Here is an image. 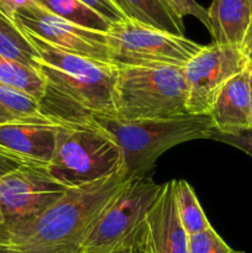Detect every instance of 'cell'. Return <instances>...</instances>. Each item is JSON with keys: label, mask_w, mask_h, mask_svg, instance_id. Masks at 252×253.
<instances>
[{"label": "cell", "mask_w": 252, "mask_h": 253, "mask_svg": "<svg viewBox=\"0 0 252 253\" xmlns=\"http://www.w3.org/2000/svg\"><path fill=\"white\" fill-rule=\"evenodd\" d=\"M145 224L156 253H189V236L180 222L175 205L174 179L162 184Z\"/></svg>", "instance_id": "12"}, {"label": "cell", "mask_w": 252, "mask_h": 253, "mask_svg": "<svg viewBox=\"0 0 252 253\" xmlns=\"http://www.w3.org/2000/svg\"><path fill=\"white\" fill-rule=\"evenodd\" d=\"M0 82L29 94L41 103L46 83L37 69L0 56Z\"/></svg>", "instance_id": "18"}, {"label": "cell", "mask_w": 252, "mask_h": 253, "mask_svg": "<svg viewBox=\"0 0 252 253\" xmlns=\"http://www.w3.org/2000/svg\"><path fill=\"white\" fill-rule=\"evenodd\" d=\"M106 44L110 63L116 67L184 68L203 47L185 36L168 34L128 19L110 25Z\"/></svg>", "instance_id": "6"}, {"label": "cell", "mask_w": 252, "mask_h": 253, "mask_svg": "<svg viewBox=\"0 0 252 253\" xmlns=\"http://www.w3.org/2000/svg\"><path fill=\"white\" fill-rule=\"evenodd\" d=\"M0 56L36 69V48L12 20L0 12Z\"/></svg>", "instance_id": "17"}, {"label": "cell", "mask_w": 252, "mask_h": 253, "mask_svg": "<svg viewBox=\"0 0 252 253\" xmlns=\"http://www.w3.org/2000/svg\"><path fill=\"white\" fill-rule=\"evenodd\" d=\"M12 21L22 31L39 37L51 46L69 53L110 63L106 34L67 21L46 11L32 0L15 11Z\"/></svg>", "instance_id": "9"}, {"label": "cell", "mask_w": 252, "mask_h": 253, "mask_svg": "<svg viewBox=\"0 0 252 253\" xmlns=\"http://www.w3.org/2000/svg\"><path fill=\"white\" fill-rule=\"evenodd\" d=\"M47 173L67 189L81 188L123 172L121 150L91 115L61 120Z\"/></svg>", "instance_id": "4"}, {"label": "cell", "mask_w": 252, "mask_h": 253, "mask_svg": "<svg viewBox=\"0 0 252 253\" xmlns=\"http://www.w3.org/2000/svg\"><path fill=\"white\" fill-rule=\"evenodd\" d=\"M208 17L212 43L240 48L252 20V0H212Z\"/></svg>", "instance_id": "14"}, {"label": "cell", "mask_w": 252, "mask_h": 253, "mask_svg": "<svg viewBox=\"0 0 252 253\" xmlns=\"http://www.w3.org/2000/svg\"><path fill=\"white\" fill-rule=\"evenodd\" d=\"M59 124L48 115L0 124V153L22 166L46 168L53 157Z\"/></svg>", "instance_id": "11"}, {"label": "cell", "mask_w": 252, "mask_h": 253, "mask_svg": "<svg viewBox=\"0 0 252 253\" xmlns=\"http://www.w3.org/2000/svg\"><path fill=\"white\" fill-rule=\"evenodd\" d=\"M249 69L230 79L217 94L209 116L217 132H234L251 127Z\"/></svg>", "instance_id": "13"}, {"label": "cell", "mask_w": 252, "mask_h": 253, "mask_svg": "<svg viewBox=\"0 0 252 253\" xmlns=\"http://www.w3.org/2000/svg\"><path fill=\"white\" fill-rule=\"evenodd\" d=\"M79 1L83 2L84 5L90 7L91 10L98 12L103 17H105L111 24H114V22H120L126 19L123 12L113 4L111 0H79Z\"/></svg>", "instance_id": "24"}, {"label": "cell", "mask_w": 252, "mask_h": 253, "mask_svg": "<svg viewBox=\"0 0 252 253\" xmlns=\"http://www.w3.org/2000/svg\"><path fill=\"white\" fill-rule=\"evenodd\" d=\"M187 100V82L180 67H118L114 118L128 121L177 118L189 114Z\"/></svg>", "instance_id": "5"}, {"label": "cell", "mask_w": 252, "mask_h": 253, "mask_svg": "<svg viewBox=\"0 0 252 253\" xmlns=\"http://www.w3.org/2000/svg\"><path fill=\"white\" fill-rule=\"evenodd\" d=\"M240 49H241V53L244 54L245 59H246L247 69L252 72V20L250 22V26L247 29L246 34H245Z\"/></svg>", "instance_id": "26"}, {"label": "cell", "mask_w": 252, "mask_h": 253, "mask_svg": "<svg viewBox=\"0 0 252 253\" xmlns=\"http://www.w3.org/2000/svg\"><path fill=\"white\" fill-rule=\"evenodd\" d=\"M232 253H245V252H242V251H234Z\"/></svg>", "instance_id": "30"}, {"label": "cell", "mask_w": 252, "mask_h": 253, "mask_svg": "<svg viewBox=\"0 0 252 253\" xmlns=\"http://www.w3.org/2000/svg\"><path fill=\"white\" fill-rule=\"evenodd\" d=\"M124 16L168 34L184 36L183 19L167 0H111Z\"/></svg>", "instance_id": "15"}, {"label": "cell", "mask_w": 252, "mask_h": 253, "mask_svg": "<svg viewBox=\"0 0 252 253\" xmlns=\"http://www.w3.org/2000/svg\"><path fill=\"white\" fill-rule=\"evenodd\" d=\"M46 11L85 29L106 34L111 22L79 0H32Z\"/></svg>", "instance_id": "16"}, {"label": "cell", "mask_w": 252, "mask_h": 253, "mask_svg": "<svg viewBox=\"0 0 252 253\" xmlns=\"http://www.w3.org/2000/svg\"><path fill=\"white\" fill-rule=\"evenodd\" d=\"M29 0H0V12L9 17L10 20L14 19V14L20 6L25 5Z\"/></svg>", "instance_id": "27"}, {"label": "cell", "mask_w": 252, "mask_h": 253, "mask_svg": "<svg viewBox=\"0 0 252 253\" xmlns=\"http://www.w3.org/2000/svg\"><path fill=\"white\" fill-rule=\"evenodd\" d=\"M67 190L49 177L46 168L19 166L5 173L0 177L1 226L31 219Z\"/></svg>", "instance_id": "10"}, {"label": "cell", "mask_w": 252, "mask_h": 253, "mask_svg": "<svg viewBox=\"0 0 252 253\" xmlns=\"http://www.w3.org/2000/svg\"><path fill=\"white\" fill-rule=\"evenodd\" d=\"M162 184L131 178L89 235L83 253H110L145 222Z\"/></svg>", "instance_id": "7"}, {"label": "cell", "mask_w": 252, "mask_h": 253, "mask_svg": "<svg viewBox=\"0 0 252 253\" xmlns=\"http://www.w3.org/2000/svg\"><path fill=\"white\" fill-rule=\"evenodd\" d=\"M210 138L234 146L252 157V127L234 131V132H217L214 130Z\"/></svg>", "instance_id": "22"}, {"label": "cell", "mask_w": 252, "mask_h": 253, "mask_svg": "<svg viewBox=\"0 0 252 253\" xmlns=\"http://www.w3.org/2000/svg\"><path fill=\"white\" fill-rule=\"evenodd\" d=\"M91 118L120 147L128 178L146 177L163 152L187 141L210 138L214 131L209 115L185 114L170 119L135 121L98 114Z\"/></svg>", "instance_id": "3"}, {"label": "cell", "mask_w": 252, "mask_h": 253, "mask_svg": "<svg viewBox=\"0 0 252 253\" xmlns=\"http://www.w3.org/2000/svg\"><path fill=\"white\" fill-rule=\"evenodd\" d=\"M246 69V59L239 47L216 43L203 46L183 68L188 113L209 115L222 86Z\"/></svg>", "instance_id": "8"}, {"label": "cell", "mask_w": 252, "mask_h": 253, "mask_svg": "<svg viewBox=\"0 0 252 253\" xmlns=\"http://www.w3.org/2000/svg\"><path fill=\"white\" fill-rule=\"evenodd\" d=\"M131 178L125 170L68 189L34 217L0 227L1 253H83L89 235Z\"/></svg>", "instance_id": "1"}, {"label": "cell", "mask_w": 252, "mask_h": 253, "mask_svg": "<svg viewBox=\"0 0 252 253\" xmlns=\"http://www.w3.org/2000/svg\"><path fill=\"white\" fill-rule=\"evenodd\" d=\"M146 235H147V227L143 222L127 240L119 245L110 253H143Z\"/></svg>", "instance_id": "25"}, {"label": "cell", "mask_w": 252, "mask_h": 253, "mask_svg": "<svg viewBox=\"0 0 252 253\" xmlns=\"http://www.w3.org/2000/svg\"><path fill=\"white\" fill-rule=\"evenodd\" d=\"M189 253H232L234 250L219 236L214 227L200 231L189 236Z\"/></svg>", "instance_id": "21"}, {"label": "cell", "mask_w": 252, "mask_h": 253, "mask_svg": "<svg viewBox=\"0 0 252 253\" xmlns=\"http://www.w3.org/2000/svg\"><path fill=\"white\" fill-rule=\"evenodd\" d=\"M25 35L39 53L36 69L46 83L42 113L59 120H82L90 114L115 116L118 67L69 53L27 32Z\"/></svg>", "instance_id": "2"}, {"label": "cell", "mask_w": 252, "mask_h": 253, "mask_svg": "<svg viewBox=\"0 0 252 253\" xmlns=\"http://www.w3.org/2000/svg\"><path fill=\"white\" fill-rule=\"evenodd\" d=\"M174 199L180 222L188 236L211 227L194 190L187 180L174 179Z\"/></svg>", "instance_id": "20"}, {"label": "cell", "mask_w": 252, "mask_h": 253, "mask_svg": "<svg viewBox=\"0 0 252 253\" xmlns=\"http://www.w3.org/2000/svg\"><path fill=\"white\" fill-rule=\"evenodd\" d=\"M147 227V226H146ZM143 253H156L155 250H153L152 245H151L150 237H148V231L147 235H146V240H145V250H143Z\"/></svg>", "instance_id": "28"}, {"label": "cell", "mask_w": 252, "mask_h": 253, "mask_svg": "<svg viewBox=\"0 0 252 253\" xmlns=\"http://www.w3.org/2000/svg\"><path fill=\"white\" fill-rule=\"evenodd\" d=\"M167 2L179 17L183 19L184 16H193L205 25L208 30L210 29L208 10L195 0H167Z\"/></svg>", "instance_id": "23"}, {"label": "cell", "mask_w": 252, "mask_h": 253, "mask_svg": "<svg viewBox=\"0 0 252 253\" xmlns=\"http://www.w3.org/2000/svg\"><path fill=\"white\" fill-rule=\"evenodd\" d=\"M250 106H251V127H252V72L250 73Z\"/></svg>", "instance_id": "29"}, {"label": "cell", "mask_w": 252, "mask_h": 253, "mask_svg": "<svg viewBox=\"0 0 252 253\" xmlns=\"http://www.w3.org/2000/svg\"><path fill=\"white\" fill-rule=\"evenodd\" d=\"M46 115L41 103L29 94L0 82V124L31 120Z\"/></svg>", "instance_id": "19"}, {"label": "cell", "mask_w": 252, "mask_h": 253, "mask_svg": "<svg viewBox=\"0 0 252 253\" xmlns=\"http://www.w3.org/2000/svg\"><path fill=\"white\" fill-rule=\"evenodd\" d=\"M0 253H1V251H0Z\"/></svg>", "instance_id": "31"}]
</instances>
